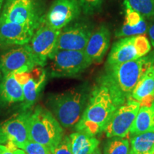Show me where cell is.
Wrapping results in <instances>:
<instances>
[{
	"label": "cell",
	"mask_w": 154,
	"mask_h": 154,
	"mask_svg": "<svg viewBox=\"0 0 154 154\" xmlns=\"http://www.w3.org/2000/svg\"><path fill=\"white\" fill-rule=\"evenodd\" d=\"M120 106L109 86L101 78L90 92L85 110L75 129L94 136L101 134Z\"/></svg>",
	"instance_id": "1"
},
{
	"label": "cell",
	"mask_w": 154,
	"mask_h": 154,
	"mask_svg": "<svg viewBox=\"0 0 154 154\" xmlns=\"http://www.w3.org/2000/svg\"><path fill=\"white\" fill-rule=\"evenodd\" d=\"M154 63V56L136 60L106 66L102 79L109 86L111 93L121 105L131 98V94L144 73Z\"/></svg>",
	"instance_id": "2"
},
{
	"label": "cell",
	"mask_w": 154,
	"mask_h": 154,
	"mask_svg": "<svg viewBox=\"0 0 154 154\" xmlns=\"http://www.w3.org/2000/svg\"><path fill=\"white\" fill-rule=\"evenodd\" d=\"M90 93L86 87L73 88L49 97L47 106L63 128L76 126L85 110Z\"/></svg>",
	"instance_id": "3"
},
{
	"label": "cell",
	"mask_w": 154,
	"mask_h": 154,
	"mask_svg": "<svg viewBox=\"0 0 154 154\" xmlns=\"http://www.w3.org/2000/svg\"><path fill=\"white\" fill-rule=\"evenodd\" d=\"M63 129L49 109L36 106L30 110L29 118V140L47 147L51 153L63 138Z\"/></svg>",
	"instance_id": "4"
},
{
	"label": "cell",
	"mask_w": 154,
	"mask_h": 154,
	"mask_svg": "<svg viewBox=\"0 0 154 154\" xmlns=\"http://www.w3.org/2000/svg\"><path fill=\"white\" fill-rule=\"evenodd\" d=\"M51 77H75L85 72L92 64L84 51L57 50L49 59Z\"/></svg>",
	"instance_id": "5"
},
{
	"label": "cell",
	"mask_w": 154,
	"mask_h": 154,
	"mask_svg": "<svg viewBox=\"0 0 154 154\" xmlns=\"http://www.w3.org/2000/svg\"><path fill=\"white\" fill-rule=\"evenodd\" d=\"M44 16L38 0H5L0 17L37 29Z\"/></svg>",
	"instance_id": "6"
},
{
	"label": "cell",
	"mask_w": 154,
	"mask_h": 154,
	"mask_svg": "<svg viewBox=\"0 0 154 154\" xmlns=\"http://www.w3.org/2000/svg\"><path fill=\"white\" fill-rule=\"evenodd\" d=\"M60 32L47 26L43 19L35 30L27 46L38 66H45L56 51Z\"/></svg>",
	"instance_id": "7"
},
{
	"label": "cell",
	"mask_w": 154,
	"mask_h": 154,
	"mask_svg": "<svg viewBox=\"0 0 154 154\" xmlns=\"http://www.w3.org/2000/svg\"><path fill=\"white\" fill-rule=\"evenodd\" d=\"M140 107V103L130 98L115 111L104 131L106 137L126 138L129 134L136 115Z\"/></svg>",
	"instance_id": "8"
},
{
	"label": "cell",
	"mask_w": 154,
	"mask_h": 154,
	"mask_svg": "<svg viewBox=\"0 0 154 154\" xmlns=\"http://www.w3.org/2000/svg\"><path fill=\"white\" fill-rule=\"evenodd\" d=\"M29 114L30 110H22L0 122V144L12 143L18 147L29 140Z\"/></svg>",
	"instance_id": "9"
},
{
	"label": "cell",
	"mask_w": 154,
	"mask_h": 154,
	"mask_svg": "<svg viewBox=\"0 0 154 154\" xmlns=\"http://www.w3.org/2000/svg\"><path fill=\"white\" fill-rule=\"evenodd\" d=\"M93 32V26L88 23L78 22L69 24L61 30L56 51H84Z\"/></svg>",
	"instance_id": "10"
},
{
	"label": "cell",
	"mask_w": 154,
	"mask_h": 154,
	"mask_svg": "<svg viewBox=\"0 0 154 154\" xmlns=\"http://www.w3.org/2000/svg\"><path fill=\"white\" fill-rule=\"evenodd\" d=\"M82 13L77 0H55L43 21L47 26L57 30H61L76 20Z\"/></svg>",
	"instance_id": "11"
},
{
	"label": "cell",
	"mask_w": 154,
	"mask_h": 154,
	"mask_svg": "<svg viewBox=\"0 0 154 154\" xmlns=\"http://www.w3.org/2000/svg\"><path fill=\"white\" fill-rule=\"evenodd\" d=\"M38 66L27 44L19 46L3 54L0 57V71L2 75L29 72Z\"/></svg>",
	"instance_id": "12"
},
{
	"label": "cell",
	"mask_w": 154,
	"mask_h": 154,
	"mask_svg": "<svg viewBox=\"0 0 154 154\" xmlns=\"http://www.w3.org/2000/svg\"><path fill=\"white\" fill-rule=\"evenodd\" d=\"M36 29L11 22L0 17V47L29 44Z\"/></svg>",
	"instance_id": "13"
},
{
	"label": "cell",
	"mask_w": 154,
	"mask_h": 154,
	"mask_svg": "<svg viewBox=\"0 0 154 154\" xmlns=\"http://www.w3.org/2000/svg\"><path fill=\"white\" fill-rule=\"evenodd\" d=\"M47 72L42 66H36L28 72L26 80L23 83L24 101L22 103V110H29L39 97L45 86Z\"/></svg>",
	"instance_id": "14"
},
{
	"label": "cell",
	"mask_w": 154,
	"mask_h": 154,
	"mask_svg": "<svg viewBox=\"0 0 154 154\" xmlns=\"http://www.w3.org/2000/svg\"><path fill=\"white\" fill-rule=\"evenodd\" d=\"M135 41V36L119 38L111 47L107 59L106 66L119 64L142 58Z\"/></svg>",
	"instance_id": "15"
},
{
	"label": "cell",
	"mask_w": 154,
	"mask_h": 154,
	"mask_svg": "<svg viewBox=\"0 0 154 154\" xmlns=\"http://www.w3.org/2000/svg\"><path fill=\"white\" fill-rule=\"evenodd\" d=\"M110 40L111 32L106 25L102 24L94 31L84 49L92 63H101L110 46Z\"/></svg>",
	"instance_id": "16"
},
{
	"label": "cell",
	"mask_w": 154,
	"mask_h": 154,
	"mask_svg": "<svg viewBox=\"0 0 154 154\" xmlns=\"http://www.w3.org/2000/svg\"><path fill=\"white\" fill-rule=\"evenodd\" d=\"M125 22L121 29L116 32L118 38L140 35L147 32L148 26L145 18L138 11H135L124 0Z\"/></svg>",
	"instance_id": "17"
},
{
	"label": "cell",
	"mask_w": 154,
	"mask_h": 154,
	"mask_svg": "<svg viewBox=\"0 0 154 154\" xmlns=\"http://www.w3.org/2000/svg\"><path fill=\"white\" fill-rule=\"evenodd\" d=\"M131 98L140 106H149L154 101V63L140 78L132 92Z\"/></svg>",
	"instance_id": "18"
},
{
	"label": "cell",
	"mask_w": 154,
	"mask_h": 154,
	"mask_svg": "<svg viewBox=\"0 0 154 154\" xmlns=\"http://www.w3.org/2000/svg\"><path fill=\"white\" fill-rule=\"evenodd\" d=\"M23 86L14 73L3 75L0 81V102L5 104L23 102Z\"/></svg>",
	"instance_id": "19"
},
{
	"label": "cell",
	"mask_w": 154,
	"mask_h": 154,
	"mask_svg": "<svg viewBox=\"0 0 154 154\" xmlns=\"http://www.w3.org/2000/svg\"><path fill=\"white\" fill-rule=\"evenodd\" d=\"M151 131H154V101L149 106H140L128 136L133 137Z\"/></svg>",
	"instance_id": "20"
},
{
	"label": "cell",
	"mask_w": 154,
	"mask_h": 154,
	"mask_svg": "<svg viewBox=\"0 0 154 154\" xmlns=\"http://www.w3.org/2000/svg\"><path fill=\"white\" fill-rule=\"evenodd\" d=\"M73 154H91L99 147V140L96 136L77 131L69 136Z\"/></svg>",
	"instance_id": "21"
},
{
	"label": "cell",
	"mask_w": 154,
	"mask_h": 154,
	"mask_svg": "<svg viewBox=\"0 0 154 154\" xmlns=\"http://www.w3.org/2000/svg\"><path fill=\"white\" fill-rule=\"evenodd\" d=\"M130 144L132 154H152L154 151V131L131 137Z\"/></svg>",
	"instance_id": "22"
},
{
	"label": "cell",
	"mask_w": 154,
	"mask_h": 154,
	"mask_svg": "<svg viewBox=\"0 0 154 154\" xmlns=\"http://www.w3.org/2000/svg\"><path fill=\"white\" fill-rule=\"evenodd\" d=\"M130 140L127 138H109L103 146V154H130Z\"/></svg>",
	"instance_id": "23"
},
{
	"label": "cell",
	"mask_w": 154,
	"mask_h": 154,
	"mask_svg": "<svg viewBox=\"0 0 154 154\" xmlns=\"http://www.w3.org/2000/svg\"><path fill=\"white\" fill-rule=\"evenodd\" d=\"M132 9L144 18L154 17V0H126Z\"/></svg>",
	"instance_id": "24"
},
{
	"label": "cell",
	"mask_w": 154,
	"mask_h": 154,
	"mask_svg": "<svg viewBox=\"0 0 154 154\" xmlns=\"http://www.w3.org/2000/svg\"><path fill=\"white\" fill-rule=\"evenodd\" d=\"M18 148L24 151L26 154H52L47 147L31 140L19 146Z\"/></svg>",
	"instance_id": "25"
},
{
	"label": "cell",
	"mask_w": 154,
	"mask_h": 154,
	"mask_svg": "<svg viewBox=\"0 0 154 154\" xmlns=\"http://www.w3.org/2000/svg\"><path fill=\"white\" fill-rule=\"evenodd\" d=\"M84 14L91 15L101 10L103 0H77Z\"/></svg>",
	"instance_id": "26"
},
{
	"label": "cell",
	"mask_w": 154,
	"mask_h": 154,
	"mask_svg": "<svg viewBox=\"0 0 154 154\" xmlns=\"http://www.w3.org/2000/svg\"><path fill=\"white\" fill-rule=\"evenodd\" d=\"M52 154H73L69 136H63L60 143L53 151Z\"/></svg>",
	"instance_id": "27"
},
{
	"label": "cell",
	"mask_w": 154,
	"mask_h": 154,
	"mask_svg": "<svg viewBox=\"0 0 154 154\" xmlns=\"http://www.w3.org/2000/svg\"><path fill=\"white\" fill-rule=\"evenodd\" d=\"M0 154H26L24 151L19 149L12 143L6 145L0 144Z\"/></svg>",
	"instance_id": "28"
},
{
	"label": "cell",
	"mask_w": 154,
	"mask_h": 154,
	"mask_svg": "<svg viewBox=\"0 0 154 154\" xmlns=\"http://www.w3.org/2000/svg\"><path fill=\"white\" fill-rule=\"evenodd\" d=\"M147 32L148 34H149L150 42H151V45L153 46L154 48V22H153V23L151 24V25L149 26Z\"/></svg>",
	"instance_id": "29"
},
{
	"label": "cell",
	"mask_w": 154,
	"mask_h": 154,
	"mask_svg": "<svg viewBox=\"0 0 154 154\" xmlns=\"http://www.w3.org/2000/svg\"><path fill=\"white\" fill-rule=\"evenodd\" d=\"M91 154H102V153H101V149H100L98 147L97 149H96L94 152H92V153H91Z\"/></svg>",
	"instance_id": "30"
},
{
	"label": "cell",
	"mask_w": 154,
	"mask_h": 154,
	"mask_svg": "<svg viewBox=\"0 0 154 154\" xmlns=\"http://www.w3.org/2000/svg\"><path fill=\"white\" fill-rule=\"evenodd\" d=\"M4 1H5V0H0V11H2V9Z\"/></svg>",
	"instance_id": "31"
},
{
	"label": "cell",
	"mask_w": 154,
	"mask_h": 154,
	"mask_svg": "<svg viewBox=\"0 0 154 154\" xmlns=\"http://www.w3.org/2000/svg\"><path fill=\"white\" fill-rule=\"evenodd\" d=\"M130 154H132V153H131H131H130Z\"/></svg>",
	"instance_id": "32"
},
{
	"label": "cell",
	"mask_w": 154,
	"mask_h": 154,
	"mask_svg": "<svg viewBox=\"0 0 154 154\" xmlns=\"http://www.w3.org/2000/svg\"><path fill=\"white\" fill-rule=\"evenodd\" d=\"M153 154H154V151H153Z\"/></svg>",
	"instance_id": "33"
},
{
	"label": "cell",
	"mask_w": 154,
	"mask_h": 154,
	"mask_svg": "<svg viewBox=\"0 0 154 154\" xmlns=\"http://www.w3.org/2000/svg\"><path fill=\"white\" fill-rule=\"evenodd\" d=\"M152 154H153V153H152Z\"/></svg>",
	"instance_id": "34"
}]
</instances>
